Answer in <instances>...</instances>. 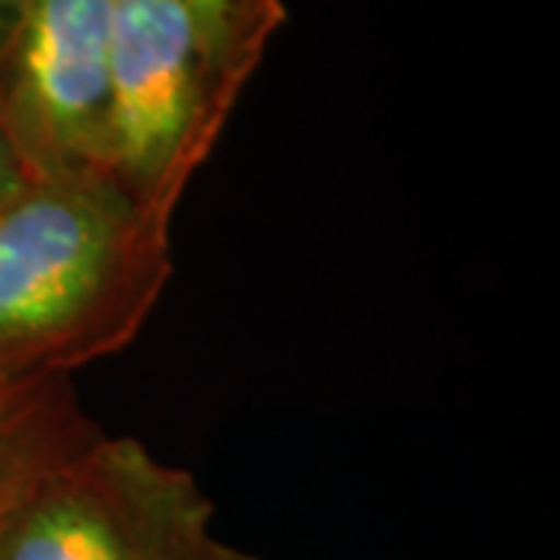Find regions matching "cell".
I'll return each mask as SVG.
<instances>
[{"label": "cell", "instance_id": "obj_4", "mask_svg": "<svg viewBox=\"0 0 560 560\" xmlns=\"http://www.w3.org/2000/svg\"><path fill=\"white\" fill-rule=\"evenodd\" d=\"M0 119L32 178H113L109 0H32L0 66Z\"/></svg>", "mask_w": 560, "mask_h": 560}, {"label": "cell", "instance_id": "obj_8", "mask_svg": "<svg viewBox=\"0 0 560 560\" xmlns=\"http://www.w3.org/2000/svg\"><path fill=\"white\" fill-rule=\"evenodd\" d=\"M28 3L32 0H0V66L7 60L16 35H20L25 13H28Z\"/></svg>", "mask_w": 560, "mask_h": 560}, {"label": "cell", "instance_id": "obj_5", "mask_svg": "<svg viewBox=\"0 0 560 560\" xmlns=\"http://www.w3.org/2000/svg\"><path fill=\"white\" fill-rule=\"evenodd\" d=\"M103 436L72 377L0 374V523L50 474Z\"/></svg>", "mask_w": 560, "mask_h": 560}, {"label": "cell", "instance_id": "obj_2", "mask_svg": "<svg viewBox=\"0 0 560 560\" xmlns=\"http://www.w3.org/2000/svg\"><path fill=\"white\" fill-rule=\"evenodd\" d=\"M113 178L172 224L243 84L178 0H109Z\"/></svg>", "mask_w": 560, "mask_h": 560}, {"label": "cell", "instance_id": "obj_7", "mask_svg": "<svg viewBox=\"0 0 560 560\" xmlns=\"http://www.w3.org/2000/svg\"><path fill=\"white\" fill-rule=\"evenodd\" d=\"M25 180H28V172H25L20 153H16L13 140L3 128V119H0V206L16 194Z\"/></svg>", "mask_w": 560, "mask_h": 560}, {"label": "cell", "instance_id": "obj_9", "mask_svg": "<svg viewBox=\"0 0 560 560\" xmlns=\"http://www.w3.org/2000/svg\"><path fill=\"white\" fill-rule=\"evenodd\" d=\"M224 560H259V558H253V555H241V551L228 548V555H224Z\"/></svg>", "mask_w": 560, "mask_h": 560}, {"label": "cell", "instance_id": "obj_1", "mask_svg": "<svg viewBox=\"0 0 560 560\" xmlns=\"http://www.w3.org/2000/svg\"><path fill=\"white\" fill-rule=\"evenodd\" d=\"M172 271V224L116 178L25 180L0 206V374L72 377L116 355Z\"/></svg>", "mask_w": 560, "mask_h": 560}, {"label": "cell", "instance_id": "obj_3", "mask_svg": "<svg viewBox=\"0 0 560 560\" xmlns=\"http://www.w3.org/2000/svg\"><path fill=\"white\" fill-rule=\"evenodd\" d=\"M197 477L103 436L0 523V560H224Z\"/></svg>", "mask_w": 560, "mask_h": 560}, {"label": "cell", "instance_id": "obj_6", "mask_svg": "<svg viewBox=\"0 0 560 560\" xmlns=\"http://www.w3.org/2000/svg\"><path fill=\"white\" fill-rule=\"evenodd\" d=\"M206 40L243 84L256 75L271 38L287 20L283 0H178Z\"/></svg>", "mask_w": 560, "mask_h": 560}]
</instances>
